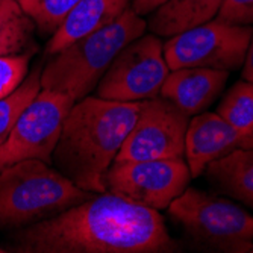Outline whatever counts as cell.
Returning a JSON list of instances; mask_svg holds the SVG:
<instances>
[{
    "instance_id": "18",
    "label": "cell",
    "mask_w": 253,
    "mask_h": 253,
    "mask_svg": "<svg viewBox=\"0 0 253 253\" xmlns=\"http://www.w3.org/2000/svg\"><path fill=\"white\" fill-rule=\"evenodd\" d=\"M217 114L237 129L253 130V82L235 84L217 108Z\"/></svg>"
},
{
    "instance_id": "2",
    "label": "cell",
    "mask_w": 253,
    "mask_h": 253,
    "mask_svg": "<svg viewBox=\"0 0 253 253\" xmlns=\"http://www.w3.org/2000/svg\"><path fill=\"white\" fill-rule=\"evenodd\" d=\"M140 102L84 97L62 123L53 152L59 171L91 193H106L105 177L133 127Z\"/></svg>"
},
{
    "instance_id": "19",
    "label": "cell",
    "mask_w": 253,
    "mask_h": 253,
    "mask_svg": "<svg viewBox=\"0 0 253 253\" xmlns=\"http://www.w3.org/2000/svg\"><path fill=\"white\" fill-rule=\"evenodd\" d=\"M41 34H53L79 0H17Z\"/></svg>"
},
{
    "instance_id": "10",
    "label": "cell",
    "mask_w": 253,
    "mask_h": 253,
    "mask_svg": "<svg viewBox=\"0 0 253 253\" xmlns=\"http://www.w3.org/2000/svg\"><path fill=\"white\" fill-rule=\"evenodd\" d=\"M190 116L164 97L140 102V114L116 161H152L185 156Z\"/></svg>"
},
{
    "instance_id": "22",
    "label": "cell",
    "mask_w": 253,
    "mask_h": 253,
    "mask_svg": "<svg viewBox=\"0 0 253 253\" xmlns=\"http://www.w3.org/2000/svg\"><path fill=\"white\" fill-rule=\"evenodd\" d=\"M167 0H132V9L138 14V15H146V14H152L153 11H156L161 5H164Z\"/></svg>"
},
{
    "instance_id": "4",
    "label": "cell",
    "mask_w": 253,
    "mask_h": 253,
    "mask_svg": "<svg viewBox=\"0 0 253 253\" xmlns=\"http://www.w3.org/2000/svg\"><path fill=\"white\" fill-rule=\"evenodd\" d=\"M94 196L41 159L18 161L0 170V226L50 218Z\"/></svg>"
},
{
    "instance_id": "20",
    "label": "cell",
    "mask_w": 253,
    "mask_h": 253,
    "mask_svg": "<svg viewBox=\"0 0 253 253\" xmlns=\"http://www.w3.org/2000/svg\"><path fill=\"white\" fill-rule=\"evenodd\" d=\"M35 50L0 56V99L9 96L26 79L31 56Z\"/></svg>"
},
{
    "instance_id": "23",
    "label": "cell",
    "mask_w": 253,
    "mask_h": 253,
    "mask_svg": "<svg viewBox=\"0 0 253 253\" xmlns=\"http://www.w3.org/2000/svg\"><path fill=\"white\" fill-rule=\"evenodd\" d=\"M243 79L253 82V34H252L250 44H249V49L246 53V59L243 64Z\"/></svg>"
},
{
    "instance_id": "16",
    "label": "cell",
    "mask_w": 253,
    "mask_h": 253,
    "mask_svg": "<svg viewBox=\"0 0 253 253\" xmlns=\"http://www.w3.org/2000/svg\"><path fill=\"white\" fill-rule=\"evenodd\" d=\"M34 31L35 23L25 14L17 0H0V56L29 52Z\"/></svg>"
},
{
    "instance_id": "24",
    "label": "cell",
    "mask_w": 253,
    "mask_h": 253,
    "mask_svg": "<svg viewBox=\"0 0 253 253\" xmlns=\"http://www.w3.org/2000/svg\"><path fill=\"white\" fill-rule=\"evenodd\" d=\"M0 252H5V250H3V249H2V247H0Z\"/></svg>"
},
{
    "instance_id": "17",
    "label": "cell",
    "mask_w": 253,
    "mask_h": 253,
    "mask_svg": "<svg viewBox=\"0 0 253 253\" xmlns=\"http://www.w3.org/2000/svg\"><path fill=\"white\" fill-rule=\"evenodd\" d=\"M41 68L37 67L15 91L0 99V144L6 141L18 117L41 91Z\"/></svg>"
},
{
    "instance_id": "11",
    "label": "cell",
    "mask_w": 253,
    "mask_h": 253,
    "mask_svg": "<svg viewBox=\"0 0 253 253\" xmlns=\"http://www.w3.org/2000/svg\"><path fill=\"white\" fill-rule=\"evenodd\" d=\"M253 149V130L227 125L217 112H202L190 120L185 156L191 176H200L211 161L234 150Z\"/></svg>"
},
{
    "instance_id": "5",
    "label": "cell",
    "mask_w": 253,
    "mask_h": 253,
    "mask_svg": "<svg viewBox=\"0 0 253 253\" xmlns=\"http://www.w3.org/2000/svg\"><path fill=\"white\" fill-rule=\"evenodd\" d=\"M169 212L199 247L253 252V217L232 202L190 188L169 205Z\"/></svg>"
},
{
    "instance_id": "6",
    "label": "cell",
    "mask_w": 253,
    "mask_h": 253,
    "mask_svg": "<svg viewBox=\"0 0 253 253\" xmlns=\"http://www.w3.org/2000/svg\"><path fill=\"white\" fill-rule=\"evenodd\" d=\"M252 34V26L210 20L170 37L164 44V58L170 70L200 67L234 72L244 64Z\"/></svg>"
},
{
    "instance_id": "7",
    "label": "cell",
    "mask_w": 253,
    "mask_h": 253,
    "mask_svg": "<svg viewBox=\"0 0 253 253\" xmlns=\"http://www.w3.org/2000/svg\"><path fill=\"white\" fill-rule=\"evenodd\" d=\"M169 73L163 42L156 35H141L114 58L97 84V97L119 102L158 97Z\"/></svg>"
},
{
    "instance_id": "13",
    "label": "cell",
    "mask_w": 253,
    "mask_h": 253,
    "mask_svg": "<svg viewBox=\"0 0 253 253\" xmlns=\"http://www.w3.org/2000/svg\"><path fill=\"white\" fill-rule=\"evenodd\" d=\"M130 3L132 0H79L52 34L45 55L53 56L76 40L111 25L130 8Z\"/></svg>"
},
{
    "instance_id": "14",
    "label": "cell",
    "mask_w": 253,
    "mask_h": 253,
    "mask_svg": "<svg viewBox=\"0 0 253 253\" xmlns=\"http://www.w3.org/2000/svg\"><path fill=\"white\" fill-rule=\"evenodd\" d=\"M205 171L220 193L253 210V149L226 153L211 161Z\"/></svg>"
},
{
    "instance_id": "3",
    "label": "cell",
    "mask_w": 253,
    "mask_h": 253,
    "mask_svg": "<svg viewBox=\"0 0 253 253\" xmlns=\"http://www.w3.org/2000/svg\"><path fill=\"white\" fill-rule=\"evenodd\" d=\"M147 23L129 8L111 25L91 32L52 56L41 72V88L82 100L93 91L126 45L144 35Z\"/></svg>"
},
{
    "instance_id": "12",
    "label": "cell",
    "mask_w": 253,
    "mask_h": 253,
    "mask_svg": "<svg viewBox=\"0 0 253 253\" xmlns=\"http://www.w3.org/2000/svg\"><path fill=\"white\" fill-rule=\"evenodd\" d=\"M229 72L185 67L170 70L159 96L174 103L188 116L202 114L215 102L224 88Z\"/></svg>"
},
{
    "instance_id": "15",
    "label": "cell",
    "mask_w": 253,
    "mask_h": 253,
    "mask_svg": "<svg viewBox=\"0 0 253 253\" xmlns=\"http://www.w3.org/2000/svg\"><path fill=\"white\" fill-rule=\"evenodd\" d=\"M223 0H167L152 12L149 28L155 35L173 37L212 20Z\"/></svg>"
},
{
    "instance_id": "9",
    "label": "cell",
    "mask_w": 253,
    "mask_h": 253,
    "mask_svg": "<svg viewBox=\"0 0 253 253\" xmlns=\"http://www.w3.org/2000/svg\"><path fill=\"white\" fill-rule=\"evenodd\" d=\"M191 179L183 158L152 161H114L105 183L106 191L153 210H164L187 190Z\"/></svg>"
},
{
    "instance_id": "1",
    "label": "cell",
    "mask_w": 253,
    "mask_h": 253,
    "mask_svg": "<svg viewBox=\"0 0 253 253\" xmlns=\"http://www.w3.org/2000/svg\"><path fill=\"white\" fill-rule=\"evenodd\" d=\"M15 250L37 253H161L179 246L156 210L100 193L15 234Z\"/></svg>"
},
{
    "instance_id": "8",
    "label": "cell",
    "mask_w": 253,
    "mask_h": 253,
    "mask_svg": "<svg viewBox=\"0 0 253 253\" xmlns=\"http://www.w3.org/2000/svg\"><path fill=\"white\" fill-rule=\"evenodd\" d=\"M75 100L64 93L41 88L0 144V170L25 159L52 163L62 123Z\"/></svg>"
},
{
    "instance_id": "21",
    "label": "cell",
    "mask_w": 253,
    "mask_h": 253,
    "mask_svg": "<svg viewBox=\"0 0 253 253\" xmlns=\"http://www.w3.org/2000/svg\"><path fill=\"white\" fill-rule=\"evenodd\" d=\"M217 20L237 26L253 25V0H223Z\"/></svg>"
}]
</instances>
